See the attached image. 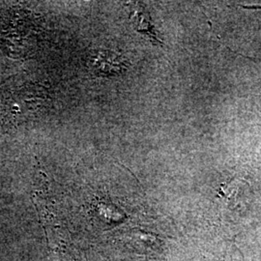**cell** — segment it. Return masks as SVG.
Segmentation results:
<instances>
[{
    "label": "cell",
    "instance_id": "6da1fadb",
    "mask_svg": "<svg viewBox=\"0 0 261 261\" xmlns=\"http://www.w3.org/2000/svg\"><path fill=\"white\" fill-rule=\"evenodd\" d=\"M90 66L98 74H118L123 69L121 57L109 50L95 51L90 57Z\"/></svg>",
    "mask_w": 261,
    "mask_h": 261
}]
</instances>
